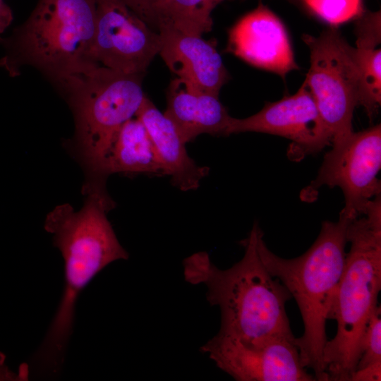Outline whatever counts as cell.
<instances>
[{"instance_id":"obj_1","label":"cell","mask_w":381,"mask_h":381,"mask_svg":"<svg viewBox=\"0 0 381 381\" xmlns=\"http://www.w3.org/2000/svg\"><path fill=\"white\" fill-rule=\"evenodd\" d=\"M109 211L101 198L86 195L79 210L64 203L46 217L44 229L64 259V288L48 331L32 358L35 370L41 375L57 374L62 368L79 295L108 265L128 258L107 218Z\"/></svg>"},{"instance_id":"obj_2","label":"cell","mask_w":381,"mask_h":381,"mask_svg":"<svg viewBox=\"0 0 381 381\" xmlns=\"http://www.w3.org/2000/svg\"><path fill=\"white\" fill-rule=\"evenodd\" d=\"M254 224L241 241L245 253L230 268L221 270L205 252L183 261L185 279L207 287V299L221 311L218 334L248 344H258L272 337L292 336L285 305L292 297L274 279L264 265L258 249L260 231Z\"/></svg>"},{"instance_id":"obj_3","label":"cell","mask_w":381,"mask_h":381,"mask_svg":"<svg viewBox=\"0 0 381 381\" xmlns=\"http://www.w3.org/2000/svg\"><path fill=\"white\" fill-rule=\"evenodd\" d=\"M352 219L339 213L337 222L324 221L318 236L301 255L285 259L267 247L260 231L258 249L272 277L286 288L298 306L303 334L294 339L301 363L316 380L328 381L322 358L330 315L344 269L347 229Z\"/></svg>"},{"instance_id":"obj_4","label":"cell","mask_w":381,"mask_h":381,"mask_svg":"<svg viewBox=\"0 0 381 381\" xmlns=\"http://www.w3.org/2000/svg\"><path fill=\"white\" fill-rule=\"evenodd\" d=\"M143 75L92 64L56 83L74 117L72 150L85 173L83 194L107 193L104 162L119 131L146 96Z\"/></svg>"},{"instance_id":"obj_5","label":"cell","mask_w":381,"mask_h":381,"mask_svg":"<svg viewBox=\"0 0 381 381\" xmlns=\"http://www.w3.org/2000/svg\"><path fill=\"white\" fill-rule=\"evenodd\" d=\"M351 243L330 319L337 321L333 339L327 340L322 362L328 381H350L361 356V343L368 322L377 306L381 289V196L347 229Z\"/></svg>"},{"instance_id":"obj_6","label":"cell","mask_w":381,"mask_h":381,"mask_svg":"<svg viewBox=\"0 0 381 381\" xmlns=\"http://www.w3.org/2000/svg\"><path fill=\"white\" fill-rule=\"evenodd\" d=\"M96 0H38L28 19L11 36L0 37V60L11 76L30 65L56 84L90 65Z\"/></svg>"},{"instance_id":"obj_7","label":"cell","mask_w":381,"mask_h":381,"mask_svg":"<svg viewBox=\"0 0 381 381\" xmlns=\"http://www.w3.org/2000/svg\"><path fill=\"white\" fill-rule=\"evenodd\" d=\"M302 38L310 51L305 81L331 135L332 145L353 132V114L359 98L354 47L335 26L318 36L304 35Z\"/></svg>"},{"instance_id":"obj_8","label":"cell","mask_w":381,"mask_h":381,"mask_svg":"<svg viewBox=\"0 0 381 381\" xmlns=\"http://www.w3.org/2000/svg\"><path fill=\"white\" fill-rule=\"evenodd\" d=\"M381 168L380 123L332 144L316 178L303 189V200L315 199L324 186L339 187L344 206L340 214L353 219L364 214L369 202L380 195L377 174Z\"/></svg>"},{"instance_id":"obj_9","label":"cell","mask_w":381,"mask_h":381,"mask_svg":"<svg viewBox=\"0 0 381 381\" xmlns=\"http://www.w3.org/2000/svg\"><path fill=\"white\" fill-rule=\"evenodd\" d=\"M160 47L159 32L121 0H96L91 63L127 74H144Z\"/></svg>"},{"instance_id":"obj_10","label":"cell","mask_w":381,"mask_h":381,"mask_svg":"<svg viewBox=\"0 0 381 381\" xmlns=\"http://www.w3.org/2000/svg\"><path fill=\"white\" fill-rule=\"evenodd\" d=\"M292 336L248 344L217 334L201 351L238 381H313Z\"/></svg>"},{"instance_id":"obj_11","label":"cell","mask_w":381,"mask_h":381,"mask_svg":"<svg viewBox=\"0 0 381 381\" xmlns=\"http://www.w3.org/2000/svg\"><path fill=\"white\" fill-rule=\"evenodd\" d=\"M255 132L291 140L288 155L293 160L320 152L332 143L331 135L304 80L298 91L274 102H267L258 113L231 117L227 135Z\"/></svg>"},{"instance_id":"obj_12","label":"cell","mask_w":381,"mask_h":381,"mask_svg":"<svg viewBox=\"0 0 381 381\" xmlns=\"http://www.w3.org/2000/svg\"><path fill=\"white\" fill-rule=\"evenodd\" d=\"M226 52L283 78L299 68L284 25L262 2L230 29Z\"/></svg>"},{"instance_id":"obj_13","label":"cell","mask_w":381,"mask_h":381,"mask_svg":"<svg viewBox=\"0 0 381 381\" xmlns=\"http://www.w3.org/2000/svg\"><path fill=\"white\" fill-rule=\"evenodd\" d=\"M157 31L161 39L159 54L176 78L201 91L219 95L229 75L216 42L168 26H161Z\"/></svg>"},{"instance_id":"obj_14","label":"cell","mask_w":381,"mask_h":381,"mask_svg":"<svg viewBox=\"0 0 381 381\" xmlns=\"http://www.w3.org/2000/svg\"><path fill=\"white\" fill-rule=\"evenodd\" d=\"M164 114L185 143L201 134L228 135L231 119L219 95L201 91L179 78L169 85Z\"/></svg>"},{"instance_id":"obj_15","label":"cell","mask_w":381,"mask_h":381,"mask_svg":"<svg viewBox=\"0 0 381 381\" xmlns=\"http://www.w3.org/2000/svg\"><path fill=\"white\" fill-rule=\"evenodd\" d=\"M137 117L145 126L153 144L164 175L182 191L196 190L208 175L209 167L198 165L188 154L175 126L145 96Z\"/></svg>"},{"instance_id":"obj_16","label":"cell","mask_w":381,"mask_h":381,"mask_svg":"<svg viewBox=\"0 0 381 381\" xmlns=\"http://www.w3.org/2000/svg\"><path fill=\"white\" fill-rule=\"evenodd\" d=\"M354 59L358 74V105L370 120L381 104L380 11H363L356 18Z\"/></svg>"},{"instance_id":"obj_17","label":"cell","mask_w":381,"mask_h":381,"mask_svg":"<svg viewBox=\"0 0 381 381\" xmlns=\"http://www.w3.org/2000/svg\"><path fill=\"white\" fill-rule=\"evenodd\" d=\"M103 172L164 175L150 137L137 117L130 119L119 131L106 156Z\"/></svg>"},{"instance_id":"obj_18","label":"cell","mask_w":381,"mask_h":381,"mask_svg":"<svg viewBox=\"0 0 381 381\" xmlns=\"http://www.w3.org/2000/svg\"><path fill=\"white\" fill-rule=\"evenodd\" d=\"M225 0H166L156 10L154 30L168 26L188 35L202 36L212 28L211 13Z\"/></svg>"},{"instance_id":"obj_19","label":"cell","mask_w":381,"mask_h":381,"mask_svg":"<svg viewBox=\"0 0 381 381\" xmlns=\"http://www.w3.org/2000/svg\"><path fill=\"white\" fill-rule=\"evenodd\" d=\"M318 17L337 26L356 19L363 12L362 0H301Z\"/></svg>"},{"instance_id":"obj_20","label":"cell","mask_w":381,"mask_h":381,"mask_svg":"<svg viewBox=\"0 0 381 381\" xmlns=\"http://www.w3.org/2000/svg\"><path fill=\"white\" fill-rule=\"evenodd\" d=\"M381 361V308L377 306L373 310L361 343V356L356 369Z\"/></svg>"},{"instance_id":"obj_21","label":"cell","mask_w":381,"mask_h":381,"mask_svg":"<svg viewBox=\"0 0 381 381\" xmlns=\"http://www.w3.org/2000/svg\"><path fill=\"white\" fill-rule=\"evenodd\" d=\"M133 12L154 30L157 8L166 0H121Z\"/></svg>"},{"instance_id":"obj_22","label":"cell","mask_w":381,"mask_h":381,"mask_svg":"<svg viewBox=\"0 0 381 381\" xmlns=\"http://www.w3.org/2000/svg\"><path fill=\"white\" fill-rule=\"evenodd\" d=\"M381 361L355 370L350 381H380Z\"/></svg>"},{"instance_id":"obj_23","label":"cell","mask_w":381,"mask_h":381,"mask_svg":"<svg viewBox=\"0 0 381 381\" xmlns=\"http://www.w3.org/2000/svg\"><path fill=\"white\" fill-rule=\"evenodd\" d=\"M13 18L11 8L5 3L4 0H0V34L3 33L11 25Z\"/></svg>"}]
</instances>
